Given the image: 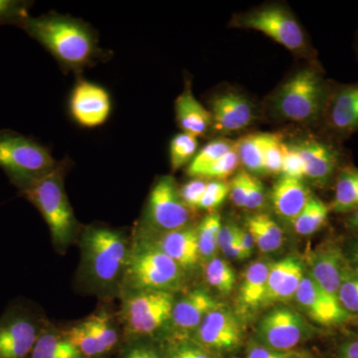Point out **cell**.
<instances>
[{
  "mask_svg": "<svg viewBox=\"0 0 358 358\" xmlns=\"http://www.w3.org/2000/svg\"><path fill=\"white\" fill-rule=\"evenodd\" d=\"M64 336L69 339L73 345L76 346L79 352L86 358L96 357L107 353L100 341L96 338L95 334L90 329L86 320L71 327L69 331H66Z\"/></svg>",
  "mask_w": 358,
  "mask_h": 358,
  "instance_id": "obj_34",
  "label": "cell"
},
{
  "mask_svg": "<svg viewBox=\"0 0 358 358\" xmlns=\"http://www.w3.org/2000/svg\"><path fill=\"white\" fill-rule=\"evenodd\" d=\"M205 278L209 285L219 293L229 294L236 286V275L227 261L223 259L214 258L206 264Z\"/></svg>",
  "mask_w": 358,
  "mask_h": 358,
  "instance_id": "obj_32",
  "label": "cell"
},
{
  "mask_svg": "<svg viewBox=\"0 0 358 358\" xmlns=\"http://www.w3.org/2000/svg\"><path fill=\"white\" fill-rule=\"evenodd\" d=\"M250 173L240 169L232 178L230 185V199L235 206L244 208L248 195Z\"/></svg>",
  "mask_w": 358,
  "mask_h": 358,
  "instance_id": "obj_44",
  "label": "cell"
},
{
  "mask_svg": "<svg viewBox=\"0 0 358 358\" xmlns=\"http://www.w3.org/2000/svg\"><path fill=\"white\" fill-rule=\"evenodd\" d=\"M329 84L319 61H307L271 92L262 115L277 124L319 128Z\"/></svg>",
  "mask_w": 358,
  "mask_h": 358,
  "instance_id": "obj_1",
  "label": "cell"
},
{
  "mask_svg": "<svg viewBox=\"0 0 358 358\" xmlns=\"http://www.w3.org/2000/svg\"><path fill=\"white\" fill-rule=\"evenodd\" d=\"M219 306L221 303L202 289H193L174 303L169 322L178 338H188V334H194L205 317Z\"/></svg>",
  "mask_w": 358,
  "mask_h": 358,
  "instance_id": "obj_19",
  "label": "cell"
},
{
  "mask_svg": "<svg viewBox=\"0 0 358 358\" xmlns=\"http://www.w3.org/2000/svg\"><path fill=\"white\" fill-rule=\"evenodd\" d=\"M174 306L173 293L162 291L134 292L124 300V324L134 336H148L171 320Z\"/></svg>",
  "mask_w": 358,
  "mask_h": 358,
  "instance_id": "obj_10",
  "label": "cell"
},
{
  "mask_svg": "<svg viewBox=\"0 0 358 358\" xmlns=\"http://www.w3.org/2000/svg\"><path fill=\"white\" fill-rule=\"evenodd\" d=\"M21 28L43 45L65 69L79 72L102 56L93 30L69 16L54 13L29 16Z\"/></svg>",
  "mask_w": 358,
  "mask_h": 358,
  "instance_id": "obj_2",
  "label": "cell"
},
{
  "mask_svg": "<svg viewBox=\"0 0 358 358\" xmlns=\"http://www.w3.org/2000/svg\"><path fill=\"white\" fill-rule=\"evenodd\" d=\"M229 25L232 28L262 32L296 57L306 61L317 60V51L300 21L289 7L281 2H268L234 14Z\"/></svg>",
  "mask_w": 358,
  "mask_h": 358,
  "instance_id": "obj_3",
  "label": "cell"
},
{
  "mask_svg": "<svg viewBox=\"0 0 358 358\" xmlns=\"http://www.w3.org/2000/svg\"><path fill=\"white\" fill-rule=\"evenodd\" d=\"M336 358H358V333L343 338L336 348Z\"/></svg>",
  "mask_w": 358,
  "mask_h": 358,
  "instance_id": "obj_47",
  "label": "cell"
},
{
  "mask_svg": "<svg viewBox=\"0 0 358 358\" xmlns=\"http://www.w3.org/2000/svg\"><path fill=\"white\" fill-rule=\"evenodd\" d=\"M289 358H310V357H306V355H305V357H303V355H300V353L296 352V353H294V355H292V357Z\"/></svg>",
  "mask_w": 358,
  "mask_h": 358,
  "instance_id": "obj_53",
  "label": "cell"
},
{
  "mask_svg": "<svg viewBox=\"0 0 358 358\" xmlns=\"http://www.w3.org/2000/svg\"><path fill=\"white\" fill-rule=\"evenodd\" d=\"M270 133H252L245 134L235 141L240 162L243 169L252 176H266L265 148Z\"/></svg>",
  "mask_w": 358,
  "mask_h": 358,
  "instance_id": "obj_27",
  "label": "cell"
},
{
  "mask_svg": "<svg viewBox=\"0 0 358 358\" xmlns=\"http://www.w3.org/2000/svg\"><path fill=\"white\" fill-rule=\"evenodd\" d=\"M29 358H86L64 334L44 329Z\"/></svg>",
  "mask_w": 358,
  "mask_h": 358,
  "instance_id": "obj_28",
  "label": "cell"
},
{
  "mask_svg": "<svg viewBox=\"0 0 358 358\" xmlns=\"http://www.w3.org/2000/svg\"><path fill=\"white\" fill-rule=\"evenodd\" d=\"M345 226L346 229L358 234V208L346 214L345 217Z\"/></svg>",
  "mask_w": 358,
  "mask_h": 358,
  "instance_id": "obj_52",
  "label": "cell"
},
{
  "mask_svg": "<svg viewBox=\"0 0 358 358\" xmlns=\"http://www.w3.org/2000/svg\"><path fill=\"white\" fill-rule=\"evenodd\" d=\"M236 147L235 141L227 138H218L207 143L199 150L194 159L188 164L186 173L192 178H201L202 174L221 157Z\"/></svg>",
  "mask_w": 358,
  "mask_h": 358,
  "instance_id": "obj_30",
  "label": "cell"
},
{
  "mask_svg": "<svg viewBox=\"0 0 358 358\" xmlns=\"http://www.w3.org/2000/svg\"><path fill=\"white\" fill-rule=\"evenodd\" d=\"M192 339L217 355L236 350L243 339V331L236 315L221 305L205 317Z\"/></svg>",
  "mask_w": 358,
  "mask_h": 358,
  "instance_id": "obj_15",
  "label": "cell"
},
{
  "mask_svg": "<svg viewBox=\"0 0 358 358\" xmlns=\"http://www.w3.org/2000/svg\"><path fill=\"white\" fill-rule=\"evenodd\" d=\"M208 179L195 178L179 188L181 199L192 211L199 209L200 201L208 185Z\"/></svg>",
  "mask_w": 358,
  "mask_h": 358,
  "instance_id": "obj_42",
  "label": "cell"
},
{
  "mask_svg": "<svg viewBox=\"0 0 358 358\" xmlns=\"http://www.w3.org/2000/svg\"><path fill=\"white\" fill-rule=\"evenodd\" d=\"M246 229L255 240L256 246L262 253H273L281 249L284 233L281 226L267 213H255L247 216Z\"/></svg>",
  "mask_w": 358,
  "mask_h": 358,
  "instance_id": "obj_26",
  "label": "cell"
},
{
  "mask_svg": "<svg viewBox=\"0 0 358 358\" xmlns=\"http://www.w3.org/2000/svg\"><path fill=\"white\" fill-rule=\"evenodd\" d=\"M176 122L183 133L199 138L211 131L212 115L210 110L202 105L193 95L189 86L178 96L174 103Z\"/></svg>",
  "mask_w": 358,
  "mask_h": 358,
  "instance_id": "obj_22",
  "label": "cell"
},
{
  "mask_svg": "<svg viewBox=\"0 0 358 358\" xmlns=\"http://www.w3.org/2000/svg\"><path fill=\"white\" fill-rule=\"evenodd\" d=\"M315 329L301 315L292 308H274L259 322L256 341L279 352H294V348L313 338Z\"/></svg>",
  "mask_w": 358,
  "mask_h": 358,
  "instance_id": "obj_13",
  "label": "cell"
},
{
  "mask_svg": "<svg viewBox=\"0 0 358 358\" xmlns=\"http://www.w3.org/2000/svg\"><path fill=\"white\" fill-rule=\"evenodd\" d=\"M334 186V199L329 204L331 212L346 215L358 208V167L350 164L343 166Z\"/></svg>",
  "mask_w": 358,
  "mask_h": 358,
  "instance_id": "obj_25",
  "label": "cell"
},
{
  "mask_svg": "<svg viewBox=\"0 0 358 358\" xmlns=\"http://www.w3.org/2000/svg\"><path fill=\"white\" fill-rule=\"evenodd\" d=\"M71 117L79 126L93 129L102 126L112 113V98L103 87L80 80L69 99Z\"/></svg>",
  "mask_w": 358,
  "mask_h": 358,
  "instance_id": "obj_17",
  "label": "cell"
},
{
  "mask_svg": "<svg viewBox=\"0 0 358 358\" xmlns=\"http://www.w3.org/2000/svg\"><path fill=\"white\" fill-rule=\"evenodd\" d=\"M289 145L303 160L305 181L322 189L334 185L339 171L348 164L341 143L320 133L299 136Z\"/></svg>",
  "mask_w": 358,
  "mask_h": 358,
  "instance_id": "obj_8",
  "label": "cell"
},
{
  "mask_svg": "<svg viewBox=\"0 0 358 358\" xmlns=\"http://www.w3.org/2000/svg\"><path fill=\"white\" fill-rule=\"evenodd\" d=\"M64 169L60 164L48 176L21 193L29 200L50 229L56 246L65 248L76 236L78 223L64 188Z\"/></svg>",
  "mask_w": 358,
  "mask_h": 358,
  "instance_id": "obj_6",
  "label": "cell"
},
{
  "mask_svg": "<svg viewBox=\"0 0 358 358\" xmlns=\"http://www.w3.org/2000/svg\"><path fill=\"white\" fill-rule=\"evenodd\" d=\"M124 358H166L150 345H134L124 353Z\"/></svg>",
  "mask_w": 358,
  "mask_h": 358,
  "instance_id": "obj_49",
  "label": "cell"
},
{
  "mask_svg": "<svg viewBox=\"0 0 358 358\" xmlns=\"http://www.w3.org/2000/svg\"><path fill=\"white\" fill-rule=\"evenodd\" d=\"M270 265L266 261H256L245 270L238 296V303L243 312H256L266 305Z\"/></svg>",
  "mask_w": 358,
  "mask_h": 358,
  "instance_id": "obj_23",
  "label": "cell"
},
{
  "mask_svg": "<svg viewBox=\"0 0 358 358\" xmlns=\"http://www.w3.org/2000/svg\"><path fill=\"white\" fill-rule=\"evenodd\" d=\"M192 210L181 199L173 176L157 179L148 197L145 223L152 229L167 233L188 227Z\"/></svg>",
  "mask_w": 358,
  "mask_h": 358,
  "instance_id": "obj_11",
  "label": "cell"
},
{
  "mask_svg": "<svg viewBox=\"0 0 358 358\" xmlns=\"http://www.w3.org/2000/svg\"><path fill=\"white\" fill-rule=\"evenodd\" d=\"M294 301L315 324L326 327L345 326L352 322L334 294L320 288L306 271Z\"/></svg>",
  "mask_w": 358,
  "mask_h": 358,
  "instance_id": "obj_16",
  "label": "cell"
},
{
  "mask_svg": "<svg viewBox=\"0 0 358 358\" xmlns=\"http://www.w3.org/2000/svg\"><path fill=\"white\" fill-rule=\"evenodd\" d=\"M336 298L352 320H358V270L348 263Z\"/></svg>",
  "mask_w": 358,
  "mask_h": 358,
  "instance_id": "obj_35",
  "label": "cell"
},
{
  "mask_svg": "<svg viewBox=\"0 0 358 358\" xmlns=\"http://www.w3.org/2000/svg\"><path fill=\"white\" fill-rule=\"evenodd\" d=\"M331 208L319 197L313 195L298 217L292 223L294 232L301 236H310L326 225Z\"/></svg>",
  "mask_w": 358,
  "mask_h": 358,
  "instance_id": "obj_29",
  "label": "cell"
},
{
  "mask_svg": "<svg viewBox=\"0 0 358 358\" xmlns=\"http://www.w3.org/2000/svg\"><path fill=\"white\" fill-rule=\"evenodd\" d=\"M213 134L220 138L240 133L253 126L261 115L260 110L244 92L224 88L209 101Z\"/></svg>",
  "mask_w": 358,
  "mask_h": 358,
  "instance_id": "obj_14",
  "label": "cell"
},
{
  "mask_svg": "<svg viewBox=\"0 0 358 358\" xmlns=\"http://www.w3.org/2000/svg\"><path fill=\"white\" fill-rule=\"evenodd\" d=\"M182 275V268L154 245L129 254L124 281L134 292L171 293L180 285Z\"/></svg>",
  "mask_w": 358,
  "mask_h": 358,
  "instance_id": "obj_7",
  "label": "cell"
},
{
  "mask_svg": "<svg viewBox=\"0 0 358 358\" xmlns=\"http://www.w3.org/2000/svg\"><path fill=\"white\" fill-rule=\"evenodd\" d=\"M241 166L236 147L221 157L203 174L201 178L208 180H225L230 176L236 174L238 169Z\"/></svg>",
  "mask_w": 358,
  "mask_h": 358,
  "instance_id": "obj_39",
  "label": "cell"
},
{
  "mask_svg": "<svg viewBox=\"0 0 358 358\" xmlns=\"http://www.w3.org/2000/svg\"><path fill=\"white\" fill-rule=\"evenodd\" d=\"M343 249L348 263L358 270V236L348 240L345 244L343 245Z\"/></svg>",
  "mask_w": 358,
  "mask_h": 358,
  "instance_id": "obj_51",
  "label": "cell"
},
{
  "mask_svg": "<svg viewBox=\"0 0 358 358\" xmlns=\"http://www.w3.org/2000/svg\"><path fill=\"white\" fill-rule=\"evenodd\" d=\"M166 358H216L215 353L189 338H176L166 348Z\"/></svg>",
  "mask_w": 358,
  "mask_h": 358,
  "instance_id": "obj_37",
  "label": "cell"
},
{
  "mask_svg": "<svg viewBox=\"0 0 358 358\" xmlns=\"http://www.w3.org/2000/svg\"><path fill=\"white\" fill-rule=\"evenodd\" d=\"M281 176L305 180V167L300 155L285 141Z\"/></svg>",
  "mask_w": 358,
  "mask_h": 358,
  "instance_id": "obj_43",
  "label": "cell"
},
{
  "mask_svg": "<svg viewBox=\"0 0 358 358\" xmlns=\"http://www.w3.org/2000/svg\"><path fill=\"white\" fill-rule=\"evenodd\" d=\"M239 231L240 228L235 223L228 222L222 225L218 237V248L222 253L237 241Z\"/></svg>",
  "mask_w": 358,
  "mask_h": 358,
  "instance_id": "obj_48",
  "label": "cell"
},
{
  "mask_svg": "<svg viewBox=\"0 0 358 358\" xmlns=\"http://www.w3.org/2000/svg\"><path fill=\"white\" fill-rule=\"evenodd\" d=\"M41 317L23 301L14 303L0 317V358H29L43 331Z\"/></svg>",
  "mask_w": 358,
  "mask_h": 358,
  "instance_id": "obj_9",
  "label": "cell"
},
{
  "mask_svg": "<svg viewBox=\"0 0 358 358\" xmlns=\"http://www.w3.org/2000/svg\"><path fill=\"white\" fill-rule=\"evenodd\" d=\"M81 248L85 274L99 288L113 286L126 272L128 241L119 231L103 226L87 228Z\"/></svg>",
  "mask_w": 358,
  "mask_h": 358,
  "instance_id": "obj_4",
  "label": "cell"
},
{
  "mask_svg": "<svg viewBox=\"0 0 358 358\" xmlns=\"http://www.w3.org/2000/svg\"><path fill=\"white\" fill-rule=\"evenodd\" d=\"M221 227V216L216 212H211L205 216L196 228L200 260L204 263H209L216 258L219 250L218 237Z\"/></svg>",
  "mask_w": 358,
  "mask_h": 358,
  "instance_id": "obj_31",
  "label": "cell"
},
{
  "mask_svg": "<svg viewBox=\"0 0 358 358\" xmlns=\"http://www.w3.org/2000/svg\"><path fill=\"white\" fill-rule=\"evenodd\" d=\"M313 194L305 180L281 176L271 190V201L278 217L291 224Z\"/></svg>",
  "mask_w": 358,
  "mask_h": 358,
  "instance_id": "obj_21",
  "label": "cell"
},
{
  "mask_svg": "<svg viewBox=\"0 0 358 358\" xmlns=\"http://www.w3.org/2000/svg\"><path fill=\"white\" fill-rule=\"evenodd\" d=\"M230 194V185L225 180H209L201 201L199 209L214 212L225 201Z\"/></svg>",
  "mask_w": 358,
  "mask_h": 358,
  "instance_id": "obj_41",
  "label": "cell"
},
{
  "mask_svg": "<svg viewBox=\"0 0 358 358\" xmlns=\"http://www.w3.org/2000/svg\"><path fill=\"white\" fill-rule=\"evenodd\" d=\"M306 271L313 281L326 291L336 296L348 267L343 245L327 242L308 253Z\"/></svg>",
  "mask_w": 358,
  "mask_h": 358,
  "instance_id": "obj_18",
  "label": "cell"
},
{
  "mask_svg": "<svg viewBox=\"0 0 358 358\" xmlns=\"http://www.w3.org/2000/svg\"><path fill=\"white\" fill-rule=\"evenodd\" d=\"M238 242L241 247L242 252L245 259H248L253 254L254 248H255V240L253 236L250 234L246 228H240L239 236H238Z\"/></svg>",
  "mask_w": 358,
  "mask_h": 358,
  "instance_id": "obj_50",
  "label": "cell"
},
{
  "mask_svg": "<svg viewBox=\"0 0 358 358\" xmlns=\"http://www.w3.org/2000/svg\"><path fill=\"white\" fill-rule=\"evenodd\" d=\"M306 275V266L296 256H287L271 263L266 305L293 300Z\"/></svg>",
  "mask_w": 358,
  "mask_h": 358,
  "instance_id": "obj_20",
  "label": "cell"
},
{
  "mask_svg": "<svg viewBox=\"0 0 358 358\" xmlns=\"http://www.w3.org/2000/svg\"><path fill=\"white\" fill-rule=\"evenodd\" d=\"M357 52L358 55V32H357Z\"/></svg>",
  "mask_w": 358,
  "mask_h": 358,
  "instance_id": "obj_54",
  "label": "cell"
},
{
  "mask_svg": "<svg viewBox=\"0 0 358 358\" xmlns=\"http://www.w3.org/2000/svg\"><path fill=\"white\" fill-rule=\"evenodd\" d=\"M285 136L282 133H270L265 148L266 173L281 176L284 157Z\"/></svg>",
  "mask_w": 358,
  "mask_h": 358,
  "instance_id": "obj_38",
  "label": "cell"
},
{
  "mask_svg": "<svg viewBox=\"0 0 358 358\" xmlns=\"http://www.w3.org/2000/svg\"><path fill=\"white\" fill-rule=\"evenodd\" d=\"M199 152V141L192 134L180 133L173 136L169 145V159L173 173L189 164Z\"/></svg>",
  "mask_w": 358,
  "mask_h": 358,
  "instance_id": "obj_33",
  "label": "cell"
},
{
  "mask_svg": "<svg viewBox=\"0 0 358 358\" xmlns=\"http://www.w3.org/2000/svg\"><path fill=\"white\" fill-rule=\"evenodd\" d=\"M267 199V192L262 181L257 176L250 174L248 195L244 208L249 210H259L262 208Z\"/></svg>",
  "mask_w": 358,
  "mask_h": 358,
  "instance_id": "obj_45",
  "label": "cell"
},
{
  "mask_svg": "<svg viewBox=\"0 0 358 358\" xmlns=\"http://www.w3.org/2000/svg\"><path fill=\"white\" fill-rule=\"evenodd\" d=\"M155 246L162 250L182 268H193L200 261L195 228L186 227L164 233Z\"/></svg>",
  "mask_w": 358,
  "mask_h": 358,
  "instance_id": "obj_24",
  "label": "cell"
},
{
  "mask_svg": "<svg viewBox=\"0 0 358 358\" xmlns=\"http://www.w3.org/2000/svg\"><path fill=\"white\" fill-rule=\"evenodd\" d=\"M30 2L18 0H0V25H16L22 27L29 17Z\"/></svg>",
  "mask_w": 358,
  "mask_h": 358,
  "instance_id": "obj_40",
  "label": "cell"
},
{
  "mask_svg": "<svg viewBox=\"0 0 358 358\" xmlns=\"http://www.w3.org/2000/svg\"><path fill=\"white\" fill-rule=\"evenodd\" d=\"M60 166L36 141L13 131H0V167L20 193Z\"/></svg>",
  "mask_w": 358,
  "mask_h": 358,
  "instance_id": "obj_5",
  "label": "cell"
},
{
  "mask_svg": "<svg viewBox=\"0 0 358 358\" xmlns=\"http://www.w3.org/2000/svg\"><path fill=\"white\" fill-rule=\"evenodd\" d=\"M296 352H279L271 350L259 343L257 341H252L247 348L246 358H289Z\"/></svg>",
  "mask_w": 358,
  "mask_h": 358,
  "instance_id": "obj_46",
  "label": "cell"
},
{
  "mask_svg": "<svg viewBox=\"0 0 358 358\" xmlns=\"http://www.w3.org/2000/svg\"><path fill=\"white\" fill-rule=\"evenodd\" d=\"M320 133L343 143L358 133V83L331 81Z\"/></svg>",
  "mask_w": 358,
  "mask_h": 358,
  "instance_id": "obj_12",
  "label": "cell"
},
{
  "mask_svg": "<svg viewBox=\"0 0 358 358\" xmlns=\"http://www.w3.org/2000/svg\"><path fill=\"white\" fill-rule=\"evenodd\" d=\"M86 320L96 338L103 346L106 352H109L115 348L119 341L117 329L107 313L101 312L91 315Z\"/></svg>",
  "mask_w": 358,
  "mask_h": 358,
  "instance_id": "obj_36",
  "label": "cell"
}]
</instances>
